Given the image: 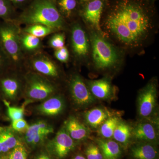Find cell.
Listing matches in <instances>:
<instances>
[{"label": "cell", "instance_id": "obj_27", "mask_svg": "<svg viewBox=\"0 0 159 159\" xmlns=\"http://www.w3.org/2000/svg\"><path fill=\"white\" fill-rule=\"evenodd\" d=\"M57 9L60 13L69 16L77 6L76 0H58L56 2Z\"/></svg>", "mask_w": 159, "mask_h": 159}, {"label": "cell", "instance_id": "obj_10", "mask_svg": "<svg viewBox=\"0 0 159 159\" xmlns=\"http://www.w3.org/2000/svg\"><path fill=\"white\" fill-rule=\"evenodd\" d=\"M24 83V77L13 73L0 79V89L6 99L16 101L23 96Z\"/></svg>", "mask_w": 159, "mask_h": 159}, {"label": "cell", "instance_id": "obj_19", "mask_svg": "<svg viewBox=\"0 0 159 159\" xmlns=\"http://www.w3.org/2000/svg\"><path fill=\"white\" fill-rule=\"evenodd\" d=\"M20 43L23 53L32 55L40 52L42 43L40 38L21 31Z\"/></svg>", "mask_w": 159, "mask_h": 159}, {"label": "cell", "instance_id": "obj_17", "mask_svg": "<svg viewBox=\"0 0 159 159\" xmlns=\"http://www.w3.org/2000/svg\"><path fill=\"white\" fill-rule=\"evenodd\" d=\"M114 116L107 109L96 107L87 111L84 114L86 123L92 128H99L106 120Z\"/></svg>", "mask_w": 159, "mask_h": 159}, {"label": "cell", "instance_id": "obj_7", "mask_svg": "<svg viewBox=\"0 0 159 159\" xmlns=\"http://www.w3.org/2000/svg\"><path fill=\"white\" fill-rule=\"evenodd\" d=\"M27 62L33 72L51 80L59 77L60 70L57 64L50 56L42 52L30 55Z\"/></svg>", "mask_w": 159, "mask_h": 159}, {"label": "cell", "instance_id": "obj_37", "mask_svg": "<svg viewBox=\"0 0 159 159\" xmlns=\"http://www.w3.org/2000/svg\"><path fill=\"white\" fill-rule=\"evenodd\" d=\"M35 159H52L46 153H40L38 155Z\"/></svg>", "mask_w": 159, "mask_h": 159}, {"label": "cell", "instance_id": "obj_24", "mask_svg": "<svg viewBox=\"0 0 159 159\" xmlns=\"http://www.w3.org/2000/svg\"><path fill=\"white\" fill-rule=\"evenodd\" d=\"M120 121L119 117L115 115L109 117L99 127V135L105 139L112 138L114 131Z\"/></svg>", "mask_w": 159, "mask_h": 159}, {"label": "cell", "instance_id": "obj_11", "mask_svg": "<svg viewBox=\"0 0 159 159\" xmlns=\"http://www.w3.org/2000/svg\"><path fill=\"white\" fill-rule=\"evenodd\" d=\"M72 51L75 56L79 58L85 57L89 50V43L85 31L79 24L72 27L71 33Z\"/></svg>", "mask_w": 159, "mask_h": 159}, {"label": "cell", "instance_id": "obj_12", "mask_svg": "<svg viewBox=\"0 0 159 159\" xmlns=\"http://www.w3.org/2000/svg\"><path fill=\"white\" fill-rule=\"evenodd\" d=\"M65 108V102L60 95H53L37 106L35 109L37 113L46 116H57L61 115Z\"/></svg>", "mask_w": 159, "mask_h": 159}, {"label": "cell", "instance_id": "obj_16", "mask_svg": "<svg viewBox=\"0 0 159 159\" xmlns=\"http://www.w3.org/2000/svg\"><path fill=\"white\" fill-rule=\"evenodd\" d=\"M22 144L16 132L12 128L0 127V153L8 152Z\"/></svg>", "mask_w": 159, "mask_h": 159}, {"label": "cell", "instance_id": "obj_22", "mask_svg": "<svg viewBox=\"0 0 159 159\" xmlns=\"http://www.w3.org/2000/svg\"><path fill=\"white\" fill-rule=\"evenodd\" d=\"M132 129L128 123L120 121L114 131L112 138L120 144L126 146L132 137Z\"/></svg>", "mask_w": 159, "mask_h": 159}, {"label": "cell", "instance_id": "obj_18", "mask_svg": "<svg viewBox=\"0 0 159 159\" xmlns=\"http://www.w3.org/2000/svg\"><path fill=\"white\" fill-rule=\"evenodd\" d=\"M132 136L135 139L145 142H155L157 139V133L150 122H141L132 129Z\"/></svg>", "mask_w": 159, "mask_h": 159}, {"label": "cell", "instance_id": "obj_39", "mask_svg": "<svg viewBox=\"0 0 159 159\" xmlns=\"http://www.w3.org/2000/svg\"><path fill=\"white\" fill-rule=\"evenodd\" d=\"M83 2H87V1H89V0H81Z\"/></svg>", "mask_w": 159, "mask_h": 159}, {"label": "cell", "instance_id": "obj_2", "mask_svg": "<svg viewBox=\"0 0 159 159\" xmlns=\"http://www.w3.org/2000/svg\"><path fill=\"white\" fill-rule=\"evenodd\" d=\"M13 21L17 25H42L57 31L64 29V20L55 0H33Z\"/></svg>", "mask_w": 159, "mask_h": 159}, {"label": "cell", "instance_id": "obj_4", "mask_svg": "<svg viewBox=\"0 0 159 159\" xmlns=\"http://www.w3.org/2000/svg\"><path fill=\"white\" fill-rule=\"evenodd\" d=\"M23 96L29 101H43L56 94L57 87L52 80L33 71L25 75Z\"/></svg>", "mask_w": 159, "mask_h": 159}, {"label": "cell", "instance_id": "obj_28", "mask_svg": "<svg viewBox=\"0 0 159 159\" xmlns=\"http://www.w3.org/2000/svg\"><path fill=\"white\" fill-rule=\"evenodd\" d=\"M3 102L7 107V113L11 122L15 120L23 119L25 115V108L22 107H16L10 106L9 102L6 99H4Z\"/></svg>", "mask_w": 159, "mask_h": 159}, {"label": "cell", "instance_id": "obj_1", "mask_svg": "<svg viewBox=\"0 0 159 159\" xmlns=\"http://www.w3.org/2000/svg\"><path fill=\"white\" fill-rule=\"evenodd\" d=\"M106 25L119 41L125 45L134 46L147 37L152 24L148 14L141 5L123 0L108 15Z\"/></svg>", "mask_w": 159, "mask_h": 159}, {"label": "cell", "instance_id": "obj_23", "mask_svg": "<svg viewBox=\"0 0 159 159\" xmlns=\"http://www.w3.org/2000/svg\"><path fill=\"white\" fill-rule=\"evenodd\" d=\"M54 131L51 124L43 120H39L29 125V129L25 133V138L37 134H45L49 135L53 133Z\"/></svg>", "mask_w": 159, "mask_h": 159}, {"label": "cell", "instance_id": "obj_20", "mask_svg": "<svg viewBox=\"0 0 159 159\" xmlns=\"http://www.w3.org/2000/svg\"><path fill=\"white\" fill-rule=\"evenodd\" d=\"M98 147L104 159H119L121 156V148L118 142L107 139H97Z\"/></svg>", "mask_w": 159, "mask_h": 159}, {"label": "cell", "instance_id": "obj_13", "mask_svg": "<svg viewBox=\"0 0 159 159\" xmlns=\"http://www.w3.org/2000/svg\"><path fill=\"white\" fill-rule=\"evenodd\" d=\"M87 84L91 93L96 99L107 101L113 99L115 96V89L107 78L89 80Z\"/></svg>", "mask_w": 159, "mask_h": 159}, {"label": "cell", "instance_id": "obj_6", "mask_svg": "<svg viewBox=\"0 0 159 159\" xmlns=\"http://www.w3.org/2000/svg\"><path fill=\"white\" fill-rule=\"evenodd\" d=\"M69 89L72 102L77 107H87L96 101V98L91 93L87 85L79 74H74L71 77Z\"/></svg>", "mask_w": 159, "mask_h": 159}, {"label": "cell", "instance_id": "obj_36", "mask_svg": "<svg viewBox=\"0 0 159 159\" xmlns=\"http://www.w3.org/2000/svg\"><path fill=\"white\" fill-rule=\"evenodd\" d=\"M11 2L12 4H14L15 5H22L25 4L26 2H28V0H9Z\"/></svg>", "mask_w": 159, "mask_h": 159}, {"label": "cell", "instance_id": "obj_8", "mask_svg": "<svg viewBox=\"0 0 159 159\" xmlns=\"http://www.w3.org/2000/svg\"><path fill=\"white\" fill-rule=\"evenodd\" d=\"M157 88L154 82H150L142 89L138 98V111L139 116L148 118L152 115L156 107Z\"/></svg>", "mask_w": 159, "mask_h": 159}, {"label": "cell", "instance_id": "obj_14", "mask_svg": "<svg viewBox=\"0 0 159 159\" xmlns=\"http://www.w3.org/2000/svg\"><path fill=\"white\" fill-rule=\"evenodd\" d=\"M103 9V3L101 0H93L89 2L83 12L85 20L100 33H102L100 20Z\"/></svg>", "mask_w": 159, "mask_h": 159}, {"label": "cell", "instance_id": "obj_15", "mask_svg": "<svg viewBox=\"0 0 159 159\" xmlns=\"http://www.w3.org/2000/svg\"><path fill=\"white\" fill-rule=\"evenodd\" d=\"M64 127L74 141L85 140L89 135V129L74 116H70L65 122Z\"/></svg>", "mask_w": 159, "mask_h": 159}, {"label": "cell", "instance_id": "obj_26", "mask_svg": "<svg viewBox=\"0 0 159 159\" xmlns=\"http://www.w3.org/2000/svg\"><path fill=\"white\" fill-rule=\"evenodd\" d=\"M14 9L9 0H0V19L4 21L13 20Z\"/></svg>", "mask_w": 159, "mask_h": 159}, {"label": "cell", "instance_id": "obj_3", "mask_svg": "<svg viewBox=\"0 0 159 159\" xmlns=\"http://www.w3.org/2000/svg\"><path fill=\"white\" fill-rule=\"evenodd\" d=\"M21 31L19 25L13 20L0 22V48L15 68L20 67L25 60L20 43Z\"/></svg>", "mask_w": 159, "mask_h": 159}, {"label": "cell", "instance_id": "obj_35", "mask_svg": "<svg viewBox=\"0 0 159 159\" xmlns=\"http://www.w3.org/2000/svg\"><path fill=\"white\" fill-rule=\"evenodd\" d=\"M11 66V63L9 57L0 48V72H2Z\"/></svg>", "mask_w": 159, "mask_h": 159}, {"label": "cell", "instance_id": "obj_9", "mask_svg": "<svg viewBox=\"0 0 159 159\" xmlns=\"http://www.w3.org/2000/svg\"><path fill=\"white\" fill-rule=\"evenodd\" d=\"M74 142L63 126L54 139L49 142L48 148L51 153L57 158L63 159L75 148Z\"/></svg>", "mask_w": 159, "mask_h": 159}, {"label": "cell", "instance_id": "obj_21", "mask_svg": "<svg viewBox=\"0 0 159 159\" xmlns=\"http://www.w3.org/2000/svg\"><path fill=\"white\" fill-rule=\"evenodd\" d=\"M131 155L135 159H156L157 151L150 143H144L135 145L131 149Z\"/></svg>", "mask_w": 159, "mask_h": 159}, {"label": "cell", "instance_id": "obj_32", "mask_svg": "<svg viewBox=\"0 0 159 159\" xmlns=\"http://www.w3.org/2000/svg\"><path fill=\"white\" fill-rule=\"evenodd\" d=\"M29 125L24 119L15 120L11 122V127L13 130L16 133H24L29 129Z\"/></svg>", "mask_w": 159, "mask_h": 159}, {"label": "cell", "instance_id": "obj_33", "mask_svg": "<svg viewBox=\"0 0 159 159\" xmlns=\"http://www.w3.org/2000/svg\"><path fill=\"white\" fill-rule=\"evenodd\" d=\"M48 135L45 134H37L25 138V141L27 144L32 146H36L43 143L48 138Z\"/></svg>", "mask_w": 159, "mask_h": 159}, {"label": "cell", "instance_id": "obj_30", "mask_svg": "<svg viewBox=\"0 0 159 159\" xmlns=\"http://www.w3.org/2000/svg\"><path fill=\"white\" fill-rule=\"evenodd\" d=\"M85 153L87 159H103L102 152L99 147L91 144L86 148Z\"/></svg>", "mask_w": 159, "mask_h": 159}, {"label": "cell", "instance_id": "obj_34", "mask_svg": "<svg viewBox=\"0 0 159 159\" xmlns=\"http://www.w3.org/2000/svg\"><path fill=\"white\" fill-rule=\"evenodd\" d=\"M54 55L57 60L63 63L67 62L70 57L68 50L65 47L55 50Z\"/></svg>", "mask_w": 159, "mask_h": 159}, {"label": "cell", "instance_id": "obj_38", "mask_svg": "<svg viewBox=\"0 0 159 159\" xmlns=\"http://www.w3.org/2000/svg\"><path fill=\"white\" fill-rule=\"evenodd\" d=\"M73 159H86L83 156L81 155H77L76 156L74 157V158H73Z\"/></svg>", "mask_w": 159, "mask_h": 159}, {"label": "cell", "instance_id": "obj_25", "mask_svg": "<svg viewBox=\"0 0 159 159\" xmlns=\"http://www.w3.org/2000/svg\"><path fill=\"white\" fill-rule=\"evenodd\" d=\"M22 31L34 35L35 37L41 38L45 37L47 35L54 33L57 31L48 26L37 24L27 25V27L23 29Z\"/></svg>", "mask_w": 159, "mask_h": 159}, {"label": "cell", "instance_id": "obj_29", "mask_svg": "<svg viewBox=\"0 0 159 159\" xmlns=\"http://www.w3.org/2000/svg\"><path fill=\"white\" fill-rule=\"evenodd\" d=\"M65 35L64 33H55L49 39L48 45L51 48L55 50L61 48L65 47Z\"/></svg>", "mask_w": 159, "mask_h": 159}, {"label": "cell", "instance_id": "obj_31", "mask_svg": "<svg viewBox=\"0 0 159 159\" xmlns=\"http://www.w3.org/2000/svg\"><path fill=\"white\" fill-rule=\"evenodd\" d=\"M28 153L25 146L22 145H18L11 150L9 159H27Z\"/></svg>", "mask_w": 159, "mask_h": 159}, {"label": "cell", "instance_id": "obj_5", "mask_svg": "<svg viewBox=\"0 0 159 159\" xmlns=\"http://www.w3.org/2000/svg\"><path fill=\"white\" fill-rule=\"evenodd\" d=\"M94 64L97 68L111 67L118 62L119 55L113 46L96 32L91 35Z\"/></svg>", "mask_w": 159, "mask_h": 159}, {"label": "cell", "instance_id": "obj_40", "mask_svg": "<svg viewBox=\"0 0 159 159\" xmlns=\"http://www.w3.org/2000/svg\"><path fill=\"white\" fill-rule=\"evenodd\" d=\"M2 159H6V158H3Z\"/></svg>", "mask_w": 159, "mask_h": 159}]
</instances>
